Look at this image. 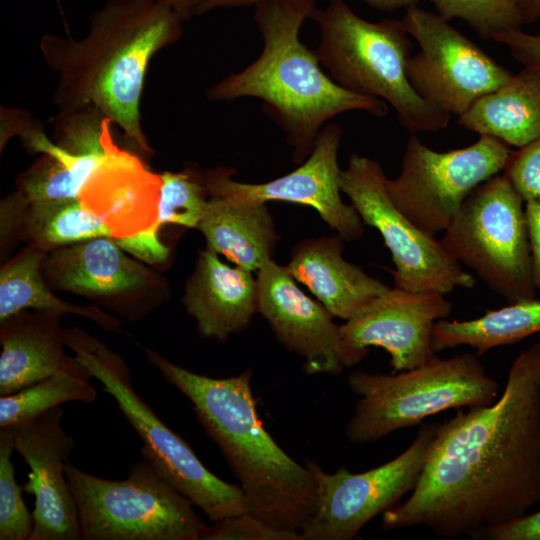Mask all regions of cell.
<instances>
[{
  "label": "cell",
  "instance_id": "21",
  "mask_svg": "<svg viewBox=\"0 0 540 540\" xmlns=\"http://www.w3.org/2000/svg\"><path fill=\"white\" fill-rule=\"evenodd\" d=\"M61 315L23 310L0 320V396L35 384L68 362Z\"/></svg>",
  "mask_w": 540,
  "mask_h": 540
},
{
  "label": "cell",
  "instance_id": "30",
  "mask_svg": "<svg viewBox=\"0 0 540 540\" xmlns=\"http://www.w3.org/2000/svg\"><path fill=\"white\" fill-rule=\"evenodd\" d=\"M157 206V218L151 226L157 232L166 224L198 228L209 199L202 173L163 172Z\"/></svg>",
  "mask_w": 540,
  "mask_h": 540
},
{
  "label": "cell",
  "instance_id": "2",
  "mask_svg": "<svg viewBox=\"0 0 540 540\" xmlns=\"http://www.w3.org/2000/svg\"><path fill=\"white\" fill-rule=\"evenodd\" d=\"M184 21L153 0H109L91 13L83 39L43 35L41 54L58 76L52 102L60 111L99 110L151 153L140 120L144 79L151 58L181 38Z\"/></svg>",
  "mask_w": 540,
  "mask_h": 540
},
{
  "label": "cell",
  "instance_id": "22",
  "mask_svg": "<svg viewBox=\"0 0 540 540\" xmlns=\"http://www.w3.org/2000/svg\"><path fill=\"white\" fill-rule=\"evenodd\" d=\"M160 174L150 172L132 154L113 142L107 159L98 167L80 193L81 201L111 229L113 237L135 235L131 212L157 214Z\"/></svg>",
  "mask_w": 540,
  "mask_h": 540
},
{
  "label": "cell",
  "instance_id": "18",
  "mask_svg": "<svg viewBox=\"0 0 540 540\" xmlns=\"http://www.w3.org/2000/svg\"><path fill=\"white\" fill-rule=\"evenodd\" d=\"M42 274L51 289L116 302L125 299L122 295L143 290L154 281L149 269L129 258L110 236L47 252Z\"/></svg>",
  "mask_w": 540,
  "mask_h": 540
},
{
  "label": "cell",
  "instance_id": "42",
  "mask_svg": "<svg viewBox=\"0 0 540 540\" xmlns=\"http://www.w3.org/2000/svg\"><path fill=\"white\" fill-rule=\"evenodd\" d=\"M371 7L380 11H394L400 8H409L418 5L419 0H363Z\"/></svg>",
  "mask_w": 540,
  "mask_h": 540
},
{
  "label": "cell",
  "instance_id": "38",
  "mask_svg": "<svg viewBox=\"0 0 540 540\" xmlns=\"http://www.w3.org/2000/svg\"><path fill=\"white\" fill-rule=\"evenodd\" d=\"M525 212L531 245L533 282L540 299V202H526Z\"/></svg>",
  "mask_w": 540,
  "mask_h": 540
},
{
  "label": "cell",
  "instance_id": "36",
  "mask_svg": "<svg viewBox=\"0 0 540 540\" xmlns=\"http://www.w3.org/2000/svg\"><path fill=\"white\" fill-rule=\"evenodd\" d=\"M492 40L506 46L524 67L540 70V32L530 34L521 28L510 29L497 34Z\"/></svg>",
  "mask_w": 540,
  "mask_h": 540
},
{
  "label": "cell",
  "instance_id": "10",
  "mask_svg": "<svg viewBox=\"0 0 540 540\" xmlns=\"http://www.w3.org/2000/svg\"><path fill=\"white\" fill-rule=\"evenodd\" d=\"M387 179L377 161L352 154L341 170L340 187L363 223L381 234L395 265L394 287L444 295L457 287L472 288L474 277L463 270L441 241L420 229L393 203L386 189Z\"/></svg>",
  "mask_w": 540,
  "mask_h": 540
},
{
  "label": "cell",
  "instance_id": "27",
  "mask_svg": "<svg viewBox=\"0 0 540 540\" xmlns=\"http://www.w3.org/2000/svg\"><path fill=\"white\" fill-rule=\"evenodd\" d=\"M539 332L540 299L537 297L510 303L470 320H439L432 330V346L435 353L470 346L478 355H482L493 348L515 344Z\"/></svg>",
  "mask_w": 540,
  "mask_h": 540
},
{
  "label": "cell",
  "instance_id": "14",
  "mask_svg": "<svg viewBox=\"0 0 540 540\" xmlns=\"http://www.w3.org/2000/svg\"><path fill=\"white\" fill-rule=\"evenodd\" d=\"M342 129L328 122L320 131L307 159L295 170L264 183H243L232 178L233 171L218 168L202 173L209 196L241 203L266 204L285 201L314 208L343 240H356L364 232L363 221L340 193L341 169L338 150Z\"/></svg>",
  "mask_w": 540,
  "mask_h": 540
},
{
  "label": "cell",
  "instance_id": "25",
  "mask_svg": "<svg viewBox=\"0 0 540 540\" xmlns=\"http://www.w3.org/2000/svg\"><path fill=\"white\" fill-rule=\"evenodd\" d=\"M22 136L28 150L42 153L17 181V191L29 202L79 198L113 144L106 154H85L50 141L35 128H28Z\"/></svg>",
  "mask_w": 540,
  "mask_h": 540
},
{
  "label": "cell",
  "instance_id": "31",
  "mask_svg": "<svg viewBox=\"0 0 540 540\" xmlns=\"http://www.w3.org/2000/svg\"><path fill=\"white\" fill-rule=\"evenodd\" d=\"M447 21L466 22L482 39L523 25L516 0H428Z\"/></svg>",
  "mask_w": 540,
  "mask_h": 540
},
{
  "label": "cell",
  "instance_id": "23",
  "mask_svg": "<svg viewBox=\"0 0 540 540\" xmlns=\"http://www.w3.org/2000/svg\"><path fill=\"white\" fill-rule=\"evenodd\" d=\"M207 249L234 265L258 271L274 251L278 235L266 204L210 196L198 228Z\"/></svg>",
  "mask_w": 540,
  "mask_h": 540
},
{
  "label": "cell",
  "instance_id": "28",
  "mask_svg": "<svg viewBox=\"0 0 540 540\" xmlns=\"http://www.w3.org/2000/svg\"><path fill=\"white\" fill-rule=\"evenodd\" d=\"M102 236L113 237L111 229L80 198L27 201L18 231V239L46 252Z\"/></svg>",
  "mask_w": 540,
  "mask_h": 540
},
{
  "label": "cell",
  "instance_id": "29",
  "mask_svg": "<svg viewBox=\"0 0 540 540\" xmlns=\"http://www.w3.org/2000/svg\"><path fill=\"white\" fill-rule=\"evenodd\" d=\"M89 370L75 357L56 373L13 394L0 396V428H14L63 403H92L97 391Z\"/></svg>",
  "mask_w": 540,
  "mask_h": 540
},
{
  "label": "cell",
  "instance_id": "32",
  "mask_svg": "<svg viewBox=\"0 0 540 540\" xmlns=\"http://www.w3.org/2000/svg\"><path fill=\"white\" fill-rule=\"evenodd\" d=\"M14 450L12 429L0 428V540H30L34 520L15 479Z\"/></svg>",
  "mask_w": 540,
  "mask_h": 540
},
{
  "label": "cell",
  "instance_id": "24",
  "mask_svg": "<svg viewBox=\"0 0 540 540\" xmlns=\"http://www.w3.org/2000/svg\"><path fill=\"white\" fill-rule=\"evenodd\" d=\"M457 123L517 148L540 139V70L524 67L477 100Z\"/></svg>",
  "mask_w": 540,
  "mask_h": 540
},
{
  "label": "cell",
  "instance_id": "19",
  "mask_svg": "<svg viewBox=\"0 0 540 540\" xmlns=\"http://www.w3.org/2000/svg\"><path fill=\"white\" fill-rule=\"evenodd\" d=\"M252 273L207 248L199 252L183 303L202 336L225 341L249 325L258 312V282Z\"/></svg>",
  "mask_w": 540,
  "mask_h": 540
},
{
  "label": "cell",
  "instance_id": "40",
  "mask_svg": "<svg viewBox=\"0 0 540 540\" xmlns=\"http://www.w3.org/2000/svg\"><path fill=\"white\" fill-rule=\"evenodd\" d=\"M170 6L178 12L185 20L196 15L199 6L204 0H153Z\"/></svg>",
  "mask_w": 540,
  "mask_h": 540
},
{
  "label": "cell",
  "instance_id": "5",
  "mask_svg": "<svg viewBox=\"0 0 540 540\" xmlns=\"http://www.w3.org/2000/svg\"><path fill=\"white\" fill-rule=\"evenodd\" d=\"M311 18L320 32L315 53L328 75L341 87L385 101L409 131L445 129L450 115L421 98L407 76L410 35L401 20L368 21L344 0H329Z\"/></svg>",
  "mask_w": 540,
  "mask_h": 540
},
{
  "label": "cell",
  "instance_id": "20",
  "mask_svg": "<svg viewBox=\"0 0 540 540\" xmlns=\"http://www.w3.org/2000/svg\"><path fill=\"white\" fill-rule=\"evenodd\" d=\"M342 238L306 239L292 251L286 267L333 316L348 320L389 289L343 258Z\"/></svg>",
  "mask_w": 540,
  "mask_h": 540
},
{
  "label": "cell",
  "instance_id": "4",
  "mask_svg": "<svg viewBox=\"0 0 540 540\" xmlns=\"http://www.w3.org/2000/svg\"><path fill=\"white\" fill-rule=\"evenodd\" d=\"M315 8L314 0L257 3L254 21L263 40L260 55L206 92L211 101L260 99L285 132L296 163L310 155L320 131L333 117L348 111L383 117L389 107L378 98L346 90L322 70L315 51L299 38L302 24Z\"/></svg>",
  "mask_w": 540,
  "mask_h": 540
},
{
  "label": "cell",
  "instance_id": "6",
  "mask_svg": "<svg viewBox=\"0 0 540 540\" xmlns=\"http://www.w3.org/2000/svg\"><path fill=\"white\" fill-rule=\"evenodd\" d=\"M348 385L359 396L345 428L354 444L378 441L442 411L489 405L499 396V383L477 353L435 356L398 374L355 370Z\"/></svg>",
  "mask_w": 540,
  "mask_h": 540
},
{
  "label": "cell",
  "instance_id": "35",
  "mask_svg": "<svg viewBox=\"0 0 540 540\" xmlns=\"http://www.w3.org/2000/svg\"><path fill=\"white\" fill-rule=\"evenodd\" d=\"M476 540H540V509L476 533Z\"/></svg>",
  "mask_w": 540,
  "mask_h": 540
},
{
  "label": "cell",
  "instance_id": "9",
  "mask_svg": "<svg viewBox=\"0 0 540 540\" xmlns=\"http://www.w3.org/2000/svg\"><path fill=\"white\" fill-rule=\"evenodd\" d=\"M524 204L508 178L497 174L468 195L440 239L509 303L537 298Z\"/></svg>",
  "mask_w": 540,
  "mask_h": 540
},
{
  "label": "cell",
  "instance_id": "39",
  "mask_svg": "<svg viewBox=\"0 0 540 540\" xmlns=\"http://www.w3.org/2000/svg\"><path fill=\"white\" fill-rule=\"evenodd\" d=\"M261 1L263 0H204L199 6L196 15H203L218 8L256 5Z\"/></svg>",
  "mask_w": 540,
  "mask_h": 540
},
{
  "label": "cell",
  "instance_id": "13",
  "mask_svg": "<svg viewBox=\"0 0 540 540\" xmlns=\"http://www.w3.org/2000/svg\"><path fill=\"white\" fill-rule=\"evenodd\" d=\"M436 427L422 425L401 454L361 473L346 468L327 473L306 461L315 477L317 503L300 531L303 540H352L372 518L397 505L417 485Z\"/></svg>",
  "mask_w": 540,
  "mask_h": 540
},
{
  "label": "cell",
  "instance_id": "16",
  "mask_svg": "<svg viewBox=\"0 0 540 540\" xmlns=\"http://www.w3.org/2000/svg\"><path fill=\"white\" fill-rule=\"evenodd\" d=\"M62 419L63 409L58 406L11 428L14 448L30 470L22 488L35 499L30 540L82 539L77 507L65 474L74 439L64 430Z\"/></svg>",
  "mask_w": 540,
  "mask_h": 540
},
{
  "label": "cell",
  "instance_id": "41",
  "mask_svg": "<svg viewBox=\"0 0 540 540\" xmlns=\"http://www.w3.org/2000/svg\"><path fill=\"white\" fill-rule=\"evenodd\" d=\"M523 25L530 24L540 19V0H516Z\"/></svg>",
  "mask_w": 540,
  "mask_h": 540
},
{
  "label": "cell",
  "instance_id": "1",
  "mask_svg": "<svg viewBox=\"0 0 540 540\" xmlns=\"http://www.w3.org/2000/svg\"><path fill=\"white\" fill-rule=\"evenodd\" d=\"M539 503L540 340L514 359L493 403L460 408L437 424L417 485L382 513V529L472 538Z\"/></svg>",
  "mask_w": 540,
  "mask_h": 540
},
{
  "label": "cell",
  "instance_id": "26",
  "mask_svg": "<svg viewBox=\"0 0 540 540\" xmlns=\"http://www.w3.org/2000/svg\"><path fill=\"white\" fill-rule=\"evenodd\" d=\"M47 252L28 245L0 270V320L27 309L85 317L105 331H115L120 321L95 306L68 303L52 292L42 274Z\"/></svg>",
  "mask_w": 540,
  "mask_h": 540
},
{
  "label": "cell",
  "instance_id": "33",
  "mask_svg": "<svg viewBox=\"0 0 540 540\" xmlns=\"http://www.w3.org/2000/svg\"><path fill=\"white\" fill-rule=\"evenodd\" d=\"M202 540H303L299 531L276 527L249 512L207 526Z\"/></svg>",
  "mask_w": 540,
  "mask_h": 540
},
{
  "label": "cell",
  "instance_id": "12",
  "mask_svg": "<svg viewBox=\"0 0 540 540\" xmlns=\"http://www.w3.org/2000/svg\"><path fill=\"white\" fill-rule=\"evenodd\" d=\"M401 22L419 45L407 62L408 79L439 111L460 116L513 75L435 12L411 6Z\"/></svg>",
  "mask_w": 540,
  "mask_h": 540
},
{
  "label": "cell",
  "instance_id": "7",
  "mask_svg": "<svg viewBox=\"0 0 540 540\" xmlns=\"http://www.w3.org/2000/svg\"><path fill=\"white\" fill-rule=\"evenodd\" d=\"M65 344L102 383L141 438L142 457L213 522L248 512L240 485L217 477L191 446L171 430L136 392L126 362L103 342L78 327L65 329Z\"/></svg>",
  "mask_w": 540,
  "mask_h": 540
},
{
  "label": "cell",
  "instance_id": "17",
  "mask_svg": "<svg viewBox=\"0 0 540 540\" xmlns=\"http://www.w3.org/2000/svg\"><path fill=\"white\" fill-rule=\"evenodd\" d=\"M258 312L278 340L305 360L310 375L339 374L344 369L340 326L321 304L308 297L286 267L268 260L257 271Z\"/></svg>",
  "mask_w": 540,
  "mask_h": 540
},
{
  "label": "cell",
  "instance_id": "34",
  "mask_svg": "<svg viewBox=\"0 0 540 540\" xmlns=\"http://www.w3.org/2000/svg\"><path fill=\"white\" fill-rule=\"evenodd\" d=\"M503 174L524 202H540V139L512 151Z\"/></svg>",
  "mask_w": 540,
  "mask_h": 540
},
{
  "label": "cell",
  "instance_id": "8",
  "mask_svg": "<svg viewBox=\"0 0 540 540\" xmlns=\"http://www.w3.org/2000/svg\"><path fill=\"white\" fill-rule=\"evenodd\" d=\"M65 474L84 540H202L207 525L193 503L144 457L124 480L70 463Z\"/></svg>",
  "mask_w": 540,
  "mask_h": 540
},
{
  "label": "cell",
  "instance_id": "3",
  "mask_svg": "<svg viewBox=\"0 0 540 540\" xmlns=\"http://www.w3.org/2000/svg\"><path fill=\"white\" fill-rule=\"evenodd\" d=\"M147 360L192 404L207 435L240 481L248 512L283 529L301 531L315 512L314 474L293 460L264 428L251 389V370L200 375L144 348Z\"/></svg>",
  "mask_w": 540,
  "mask_h": 540
},
{
  "label": "cell",
  "instance_id": "15",
  "mask_svg": "<svg viewBox=\"0 0 540 540\" xmlns=\"http://www.w3.org/2000/svg\"><path fill=\"white\" fill-rule=\"evenodd\" d=\"M451 311L452 303L442 293L389 287L340 326L344 366L363 360L371 346L390 355L394 373L427 362L436 356L434 324Z\"/></svg>",
  "mask_w": 540,
  "mask_h": 540
},
{
  "label": "cell",
  "instance_id": "11",
  "mask_svg": "<svg viewBox=\"0 0 540 540\" xmlns=\"http://www.w3.org/2000/svg\"><path fill=\"white\" fill-rule=\"evenodd\" d=\"M512 150L490 137L464 148L434 151L412 135L406 144L400 174L386 189L397 208L415 225L435 235L444 232L468 195L503 171Z\"/></svg>",
  "mask_w": 540,
  "mask_h": 540
},
{
  "label": "cell",
  "instance_id": "37",
  "mask_svg": "<svg viewBox=\"0 0 540 540\" xmlns=\"http://www.w3.org/2000/svg\"><path fill=\"white\" fill-rule=\"evenodd\" d=\"M116 241L123 250L148 263H163L169 256V249L159 241L158 232L152 227Z\"/></svg>",
  "mask_w": 540,
  "mask_h": 540
}]
</instances>
